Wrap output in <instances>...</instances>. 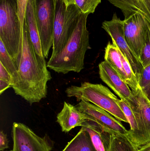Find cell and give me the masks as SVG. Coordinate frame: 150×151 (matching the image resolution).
<instances>
[{
  "instance_id": "obj_1",
  "label": "cell",
  "mask_w": 150,
  "mask_h": 151,
  "mask_svg": "<svg viewBox=\"0 0 150 151\" xmlns=\"http://www.w3.org/2000/svg\"><path fill=\"white\" fill-rule=\"evenodd\" d=\"M22 40V53L18 66L19 81L12 88L16 95L31 105L46 98L47 83L52 76L45 58L37 54L33 45L25 19Z\"/></svg>"
},
{
  "instance_id": "obj_2",
  "label": "cell",
  "mask_w": 150,
  "mask_h": 151,
  "mask_svg": "<svg viewBox=\"0 0 150 151\" xmlns=\"http://www.w3.org/2000/svg\"><path fill=\"white\" fill-rule=\"evenodd\" d=\"M88 16L82 13L66 46L57 55L50 57L47 63L48 68L64 74L70 72L79 73L83 70L85 54L91 48L87 28Z\"/></svg>"
},
{
  "instance_id": "obj_3",
  "label": "cell",
  "mask_w": 150,
  "mask_h": 151,
  "mask_svg": "<svg viewBox=\"0 0 150 151\" xmlns=\"http://www.w3.org/2000/svg\"><path fill=\"white\" fill-rule=\"evenodd\" d=\"M17 0H0V40L18 68L22 49Z\"/></svg>"
},
{
  "instance_id": "obj_4",
  "label": "cell",
  "mask_w": 150,
  "mask_h": 151,
  "mask_svg": "<svg viewBox=\"0 0 150 151\" xmlns=\"http://www.w3.org/2000/svg\"><path fill=\"white\" fill-rule=\"evenodd\" d=\"M67 96L75 97L77 101L92 103L105 111L120 121L128 123L124 113L116 103L117 97L102 84L82 83L80 86L72 85L65 91Z\"/></svg>"
},
{
  "instance_id": "obj_5",
  "label": "cell",
  "mask_w": 150,
  "mask_h": 151,
  "mask_svg": "<svg viewBox=\"0 0 150 151\" xmlns=\"http://www.w3.org/2000/svg\"><path fill=\"white\" fill-rule=\"evenodd\" d=\"M82 13L75 4L67 6L63 0H55L53 40L51 58L58 55L65 47Z\"/></svg>"
},
{
  "instance_id": "obj_6",
  "label": "cell",
  "mask_w": 150,
  "mask_h": 151,
  "mask_svg": "<svg viewBox=\"0 0 150 151\" xmlns=\"http://www.w3.org/2000/svg\"><path fill=\"white\" fill-rule=\"evenodd\" d=\"M34 12L42 53L47 58L53 45L55 0H34Z\"/></svg>"
},
{
  "instance_id": "obj_7",
  "label": "cell",
  "mask_w": 150,
  "mask_h": 151,
  "mask_svg": "<svg viewBox=\"0 0 150 151\" xmlns=\"http://www.w3.org/2000/svg\"><path fill=\"white\" fill-rule=\"evenodd\" d=\"M124 31L126 40L139 60L142 49L150 34V24L141 13L136 12L124 19Z\"/></svg>"
},
{
  "instance_id": "obj_8",
  "label": "cell",
  "mask_w": 150,
  "mask_h": 151,
  "mask_svg": "<svg viewBox=\"0 0 150 151\" xmlns=\"http://www.w3.org/2000/svg\"><path fill=\"white\" fill-rule=\"evenodd\" d=\"M102 27L112 38L113 44L126 58L138 80L143 68L126 40L124 35L123 20H122L117 17L116 13H114L111 20L103 22Z\"/></svg>"
},
{
  "instance_id": "obj_9",
  "label": "cell",
  "mask_w": 150,
  "mask_h": 151,
  "mask_svg": "<svg viewBox=\"0 0 150 151\" xmlns=\"http://www.w3.org/2000/svg\"><path fill=\"white\" fill-rule=\"evenodd\" d=\"M85 114L88 120L94 122L102 130L110 134H120L127 135V130L122 123L110 114L100 107L85 101H81L75 106Z\"/></svg>"
},
{
  "instance_id": "obj_10",
  "label": "cell",
  "mask_w": 150,
  "mask_h": 151,
  "mask_svg": "<svg viewBox=\"0 0 150 151\" xmlns=\"http://www.w3.org/2000/svg\"><path fill=\"white\" fill-rule=\"evenodd\" d=\"M12 151H51L52 147L45 137L37 135L23 123L14 122L12 125Z\"/></svg>"
},
{
  "instance_id": "obj_11",
  "label": "cell",
  "mask_w": 150,
  "mask_h": 151,
  "mask_svg": "<svg viewBox=\"0 0 150 151\" xmlns=\"http://www.w3.org/2000/svg\"><path fill=\"white\" fill-rule=\"evenodd\" d=\"M99 74L102 81L107 84L121 99L132 106L136 105V100L129 85L105 61L99 65Z\"/></svg>"
},
{
  "instance_id": "obj_12",
  "label": "cell",
  "mask_w": 150,
  "mask_h": 151,
  "mask_svg": "<svg viewBox=\"0 0 150 151\" xmlns=\"http://www.w3.org/2000/svg\"><path fill=\"white\" fill-rule=\"evenodd\" d=\"M133 93L136 104L131 108L137 120L141 135L142 146H143L150 143V101L141 88Z\"/></svg>"
},
{
  "instance_id": "obj_13",
  "label": "cell",
  "mask_w": 150,
  "mask_h": 151,
  "mask_svg": "<svg viewBox=\"0 0 150 151\" xmlns=\"http://www.w3.org/2000/svg\"><path fill=\"white\" fill-rule=\"evenodd\" d=\"M87 120L85 114L75 106L64 102L62 110L57 115L56 121L60 126L62 131L68 133L76 127H82Z\"/></svg>"
},
{
  "instance_id": "obj_14",
  "label": "cell",
  "mask_w": 150,
  "mask_h": 151,
  "mask_svg": "<svg viewBox=\"0 0 150 151\" xmlns=\"http://www.w3.org/2000/svg\"><path fill=\"white\" fill-rule=\"evenodd\" d=\"M114 7L119 8L125 18L136 12L145 17L150 24V0H107Z\"/></svg>"
},
{
  "instance_id": "obj_15",
  "label": "cell",
  "mask_w": 150,
  "mask_h": 151,
  "mask_svg": "<svg viewBox=\"0 0 150 151\" xmlns=\"http://www.w3.org/2000/svg\"><path fill=\"white\" fill-rule=\"evenodd\" d=\"M25 19L26 21L31 41L36 52L41 56L44 57L42 53L39 33L35 18L34 0L28 1Z\"/></svg>"
},
{
  "instance_id": "obj_16",
  "label": "cell",
  "mask_w": 150,
  "mask_h": 151,
  "mask_svg": "<svg viewBox=\"0 0 150 151\" xmlns=\"http://www.w3.org/2000/svg\"><path fill=\"white\" fill-rule=\"evenodd\" d=\"M82 127L89 133L97 151H106L109 144L110 134L103 131L97 124L91 121H86Z\"/></svg>"
},
{
  "instance_id": "obj_17",
  "label": "cell",
  "mask_w": 150,
  "mask_h": 151,
  "mask_svg": "<svg viewBox=\"0 0 150 151\" xmlns=\"http://www.w3.org/2000/svg\"><path fill=\"white\" fill-rule=\"evenodd\" d=\"M62 151H97L88 132L82 127L77 134L68 143Z\"/></svg>"
},
{
  "instance_id": "obj_18",
  "label": "cell",
  "mask_w": 150,
  "mask_h": 151,
  "mask_svg": "<svg viewBox=\"0 0 150 151\" xmlns=\"http://www.w3.org/2000/svg\"><path fill=\"white\" fill-rule=\"evenodd\" d=\"M105 61L115 70L127 84V78L123 68L119 50L114 44L110 42L105 49Z\"/></svg>"
},
{
  "instance_id": "obj_19",
  "label": "cell",
  "mask_w": 150,
  "mask_h": 151,
  "mask_svg": "<svg viewBox=\"0 0 150 151\" xmlns=\"http://www.w3.org/2000/svg\"><path fill=\"white\" fill-rule=\"evenodd\" d=\"M106 151H139V150L127 135L112 134L110 135Z\"/></svg>"
},
{
  "instance_id": "obj_20",
  "label": "cell",
  "mask_w": 150,
  "mask_h": 151,
  "mask_svg": "<svg viewBox=\"0 0 150 151\" xmlns=\"http://www.w3.org/2000/svg\"><path fill=\"white\" fill-rule=\"evenodd\" d=\"M0 63L9 73L12 78V88L19 81V75L18 66L6 50L1 40H0Z\"/></svg>"
},
{
  "instance_id": "obj_21",
  "label": "cell",
  "mask_w": 150,
  "mask_h": 151,
  "mask_svg": "<svg viewBox=\"0 0 150 151\" xmlns=\"http://www.w3.org/2000/svg\"><path fill=\"white\" fill-rule=\"evenodd\" d=\"M101 0H75V4L82 14L93 13Z\"/></svg>"
},
{
  "instance_id": "obj_22",
  "label": "cell",
  "mask_w": 150,
  "mask_h": 151,
  "mask_svg": "<svg viewBox=\"0 0 150 151\" xmlns=\"http://www.w3.org/2000/svg\"><path fill=\"white\" fill-rule=\"evenodd\" d=\"M138 81L144 94L150 101V65L143 69Z\"/></svg>"
},
{
  "instance_id": "obj_23",
  "label": "cell",
  "mask_w": 150,
  "mask_h": 151,
  "mask_svg": "<svg viewBox=\"0 0 150 151\" xmlns=\"http://www.w3.org/2000/svg\"><path fill=\"white\" fill-rule=\"evenodd\" d=\"M139 61L143 69L150 65V34L142 49Z\"/></svg>"
},
{
  "instance_id": "obj_24",
  "label": "cell",
  "mask_w": 150,
  "mask_h": 151,
  "mask_svg": "<svg viewBox=\"0 0 150 151\" xmlns=\"http://www.w3.org/2000/svg\"><path fill=\"white\" fill-rule=\"evenodd\" d=\"M28 1L29 0H17L18 17L22 30L25 18L26 12Z\"/></svg>"
},
{
  "instance_id": "obj_25",
  "label": "cell",
  "mask_w": 150,
  "mask_h": 151,
  "mask_svg": "<svg viewBox=\"0 0 150 151\" xmlns=\"http://www.w3.org/2000/svg\"><path fill=\"white\" fill-rule=\"evenodd\" d=\"M0 80L7 82L12 85V78L9 73L0 63Z\"/></svg>"
},
{
  "instance_id": "obj_26",
  "label": "cell",
  "mask_w": 150,
  "mask_h": 151,
  "mask_svg": "<svg viewBox=\"0 0 150 151\" xmlns=\"http://www.w3.org/2000/svg\"><path fill=\"white\" fill-rule=\"evenodd\" d=\"M9 142L7 134L1 130L0 132V151H4L6 149H8Z\"/></svg>"
},
{
  "instance_id": "obj_27",
  "label": "cell",
  "mask_w": 150,
  "mask_h": 151,
  "mask_svg": "<svg viewBox=\"0 0 150 151\" xmlns=\"http://www.w3.org/2000/svg\"><path fill=\"white\" fill-rule=\"evenodd\" d=\"M10 87H12V85L11 83L0 80V94L1 95L5 90Z\"/></svg>"
},
{
  "instance_id": "obj_28",
  "label": "cell",
  "mask_w": 150,
  "mask_h": 151,
  "mask_svg": "<svg viewBox=\"0 0 150 151\" xmlns=\"http://www.w3.org/2000/svg\"><path fill=\"white\" fill-rule=\"evenodd\" d=\"M138 148L139 151H150V143Z\"/></svg>"
},
{
  "instance_id": "obj_29",
  "label": "cell",
  "mask_w": 150,
  "mask_h": 151,
  "mask_svg": "<svg viewBox=\"0 0 150 151\" xmlns=\"http://www.w3.org/2000/svg\"><path fill=\"white\" fill-rule=\"evenodd\" d=\"M67 6L75 4V0H63Z\"/></svg>"
},
{
  "instance_id": "obj_30",
  "label": "cell",
  "mask_w": 150,
  "mask_h": 151,
  "mask_svg": "<svg viewBox=\"0 0 150 151\" xmlns=\"http://www.w3.org/2000/svg\"><path fill=\"white\" fill-rule=\"evenodd\" d=\"M12 151V150H11V151Z\"/></svg>"
}]
</instances>
